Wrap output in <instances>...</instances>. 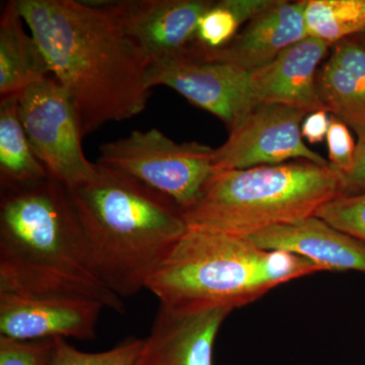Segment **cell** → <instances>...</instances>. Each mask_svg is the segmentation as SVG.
<instances>
[{"mask_svg": "<svg viewBox=\"0 0 365 365\" xmlns=\"http://www.w3.org/2000/svg\"><path fill=\"white\" fill-rule=\"evenodd\" d=\"M81 135L140 114L150 96L140 50L95 1L18 0Z\"/></svg>", "mask_w": 365, "mask_h": 365, "instance_id": "6da1fadb", "label": "cell"}, {"mask_svg": "<svg viewBox=\"0 0 365 365\" xmlns=\"http://www.w3.org/2000/svg\"><path fill=\"white\" fill-rule=\"evenodd\" d=\"M329 46L307 37L290 46L275 59L250 71V86L257 104H280L309 113L324 109L317 74Z\"/></svg>", "mask_w": 365, "mask_h": 365, "instance_id": "5bb4252c", "label": "cell"}, {"mask_svg": "<svg viewBox=\"0 0 365 365\" xmlns=\"http://www.w3.org/2000/svg\"><path fill=\"white\" fill-rule=\"evenodd\" d=\"M144 339L128 338L103 352H83L68 344L66 339H57L50 365H137Z\"/></svg>", "mask_w": 365, "mask_h": 365, "instance_id": "44dd1931", "label": "cell"}, {"mask_svg": "<svg viewBox=\"0 0 365 365\" xmlns=\"http://www.w3.org/2000/svg\"><path fill=\"white\" fill-rule=\"evenodd\" d=\"M96 267L120 299L146 289L188 225L172 199L135 178L97 163L68 189Z\"/></svg>", "mask_w": 365, "mask_h": 365, "instance_id": "3957f363", "label": "cell"}, {"mask_svg": "<svg viewBox=\"0 0 365 365\" xmlns=\"http://www.w3.org/2000/svg\"><path fill=\"white\" fill-rule=\"evenodd\" d=\"M328 148V162L344 176L352 170L354 165L356 143L351 135L349 127L332 116L330 128L326 137Z\"/></svg>", "mask_w": 365, "mask_h": 365, "instance_id": "cb8c5ba5", "label": "cell"}, {"mask_svg": "<svg viewBox=\"0 0 365 365\" xmlns=\"http://www.w3.org/2000/svg\"><path fill=\"white\" fill-rule=\"evenodd\" d=\"M309 37L330 47L365 32V0H306Z\"/></svg>", "mask_w": 365, "mask_h": 365, "instance_id": "ffe728a7", "label": "cell"}, {"mask_svg": "<svg viewBox=\"0 0 365 365\" xmlns=\"http://www.w3.org/2000/svg\"><path fill=\"white\" fill-rule=\"evenodd\" d=\"M56 340H16L0 336V365H50Z\"/></svg>", "mask_w": 365, "mask_h": 365, "instance_id": "603a6c76", "label": "cell"}, {"mask_svg": "<svg viewBox=\"0 0 365 365\" xmlns=\"http://www.w3.org/2000/svg\"><path fill=\"white\" fill-rule=\"evenodd\" d=\"M343 195V175L331 165L299 163L216 172L198 200L182 211L188 227L249 237L316 215Z\"/></svg>", "mask_w": 365, "mask_h": 365, "instance_id": "5b68a950", "label": "cell"}, {"mask_svg": "<svg viewBox=\"0 0 365 365\" xmlns=\"http://www.w3.org/2000/svg\"><path fill=\"white\" fill-rule=\"evenodd\" d=\"M19 115L31 148L53 179L71 189L95 175L97 163L88 162L83 135L66 91L48 76L18 95Z\"/></svg>", "mask_w": 365, "mask_h": 365, "instance_id": "52a82bcc", "label": "cell"}, {"mask_svg": "<svg viewBox=\"0 0 365 365\" xmlns=\"http://www.w3.org/2000/svg\"><path fill=\"white\" fill-rule=\"evenodd\" d=\"M105 306L69 295L0 294V336L16 340H93Z\"/></svg>", "mask_w": 365, "mask_h": 365, "instance_id": "8fae6325", "label": "cell"}, {"mask_svg": "<svg viewBox=\"0 0 365 365\" xmlns=\"http://www.w3.org/2000/svg\"><path fill=\"white\" fill-rule=\"evenodd\" d=\"M306 0H275L246 24L232 42L218 50L189 48V53L253 71L275 59L288 47L309 37L304 21Z\"/></svg>", "mask_w": 365, "mask_h": 365, "instance_id": "4fadbf2b", "label": "cell"}, {"mask_svg": "<svg viewBox=\"0 0 365 365\" xmlns=\"http://www.w3.org/2000/svg\"><path fill=\"white\" fill-rule=\"evenodd\" d=\"M318 272L323 270L299 255L267 251L222 230L188 227L146 289L172 309H235Z\"/></svg>", "mask_w": 365, "mask_h": 365, "instance_id": "277c9868", "label": "cell"}, {"mask_svg": "<svg viewBox=\"0 0 365 365\" xmlns=\"http://www.w3.org/2000/svg\"><path fill=\"white\" fill-rule=\"evenodd\" d=\"M364 43H365V39H364Z\"/></svg>", "mask_w": 365, "mask_h": 365, "instance_id": "4316f807", "label": "cell"}, {"mask_svg": "<svg viewBox=\"0 0 365 365\" xmlns=\"http://www.w3.org/2000/svg\"><path fill=\"white\" fill-rule=\"evenodd\" d=\"M51 177L36 157L19 115L18 96L0 100V186L9 190Z\"/></svg>", "mask_w": 365, "mask_h": 365, "instance_id": "ac0fdd59", "label": "cell"}, {"mask_svg": "<svg viewBox=\"0 0 365 365\" xmlns=\"http://www.w3.org/2000/svg\"><path fill=\"white\" fill-rule=\"evenodd\" d=\"M140 50L148 66L187 51L210 0L95 1Z\"/></svg>", "mask_w": 365, "mask_h": 365, "instance_id": "30bf717a", "label": "cell"}, {"mask_svg": "<svg viewBox=\"0 0 365 365\" xmlns=\"http://www.w3.org/2000/svg\"><path fill=\"white\" fill-rule=\"evenodd\" d=\"M1 292L86 297L124 312L98 272L68 188L52 177L1 190Z\"/></svg>", "mask_w": 365, "mask_h": 365, "instance_id": "7a4b0ae2", "label": "cell"}, {"mask_svg": "<svg viewBox=\"0 0 365 365\" xmlns=\"http://www.w3.org/2000/svg\"><path fill=\"white\" fill-rule=\"evenodd\" d=\"M362 192H365V136L357 140L352 170L343 176V195Z\"/></svg>", "mask_w": 365, "mask_h": 365, "instance_id": "d4e9b609", "label": "cell"}, {"mask_svg": "<svg viewBox=\"0 0 365 365\" xmlns=\"http://www.w3.org/2000/svg\"><path fill=\"white\" fill-rule=\"evenodd\" d=\"M331 120L332 116L326 110H318L307 115L302 124V138L312 144L323 143L330 128Z\"/></svg>", "mask_w": 365, "mask_h": 365, "instance_id": "484cf974", "label": "cell"}, {"mask_svg": "<svg viewBox=\"0 0 365 365\" xmlns=\"http://www.w3.org/2000/svg\"><path fill=\"white\" fill-rule=\"evenodd\" d=\"M234 309H172L160 304L137 365H212L216 336Z\"/></svg>", "mask_w": 365, "mask_h": 365, "instance_id": "7c38bea8", "label": "cell"}, {"mask_svg": "<svg viewBox=\"0 0 365 365\" xmlns=\"http://www.w3.org/2000/svg\"><path fill=\"white\" fill-rule=\"evenodd\" d=\"M275 0L213 1L199 20L195 40L190 46L199 50H218L232 42L240 29ZM189 47V48H190Z\"/></svg>", "mask_w": 365, "mask_h": 365, "instance_id": "d6986e66", "label": "cell"}, {"mask_svg": "<svg viewBox=\"0 0 365 365\" xmlns=\"http://www.w3.org/2000/svg\"><path fill=\"white\" fill-rule=\"evenodd\" d=\"M98 165L135 178L187 210L196 203L212 175L215 148L178 143L158 129L134 130L100 146Z\"/></svg>", "mask_w": 365, "mask_h": 365, "instance_id": "8992f818", "label": "cell"}, {"mask_svg": "<svg viewBox=\"0 0 365 365\" xmlns=\"http://www.w3.org/2000/svg\"><path fill=\"white\" fill-rule=\"evenodd\" d=\"M146 81L150 90L165 86L177 91L222 120L228 130L258 106L252 95L250 71L188 51L150 64Z\"/></svg>", "mask_w": 365, "mask_h": 365, "instance_id": "9c48e42d", "label": "cell"}, {"mask_svg": "<svg viewBox=\"0 0 365 365\" xmlns=\"http://www.w3.org/2000/svg\"><path fill=\"white\" fill-rule=\"evenodd\" d=\"M18 0L7 1L0 16V97L18 96L51 76L39 45L24 28Z\"/></svg>", "mask_w": 365, "mask_h": 365, "instance_id": "e0dca14e", "label": "cell"}, {"mask_svg": "<svg viewBox=\"0 0 365 365\" xmlns=\"http://www.w3.org/2000/svg\"><path fill=\"white\" fill-rule=\"evenodd\" d=\"M309 114L306 110L290 106H256L230 130L227 140L215 148V173L281 165L294 158L330 165L328 160L307 148L302 138V124Z\"/></svg>", "mask_w": 365, "mask_h": 365, "instance_id": "ba28073f", "label": "cell"}, {"mask_svg": "<svg viewBox=\"0 0 365 365\" xmlns=\"http://www.w3.org/2000/svg\"><path fill=\"white\" fill-rule=\"evenodd\" d=\"M317 88L324 109L365 136V43L345 39L332 46L319 67Z\"/></svg>", "mask_w": 365, "mask_h": 365, "instance_id": "2e32d148", "label": "cell"}, {"mask_svg": "<svg viewBox=\"0 0 365 365\" xmlns=\"http://www.w3.org/2000/svg\"><path fill=\"white\" fill-rule=\"evenodd\" d=\"M267 251H285L309 259L323 271L365 273V244L316 215L245 237Z\"/></svg>", "mask_w": 365, "mask_h": 365, "instance_id": "9a60e30c", "label": "cell"}, {"mask_svg": "<svg viewBox=\"0 0 365 365\" xmlns=\"http://www.w3.org/2000/svg\"><path fill=\"white\" fill-rule=\"evenodd\" d=\"M314 215L365 244V192L336 197L321 206Z\"/></svg>", "mask_w": 365, "mask_h": 365, "instance_id": "7402d4cb", "label": "cell"}]
</instances>
